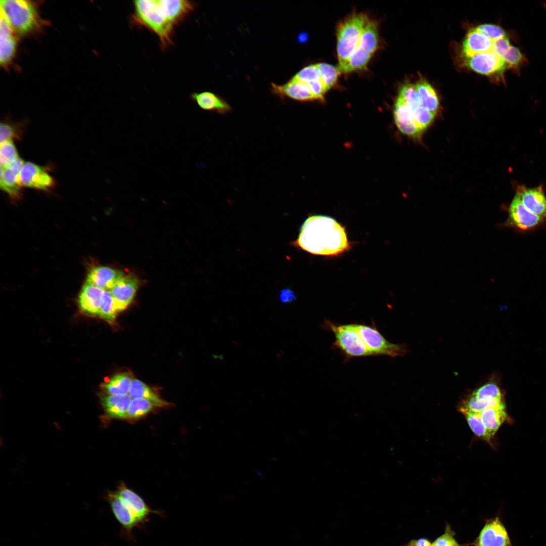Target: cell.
<instances>
[{"label": "cell", "instance_id": "obj_10", "mask_svg": "<svg viewBox=\"0 0 546 546\" xmlns=\"http://www.w3.org/2000/svg\"><path fill=\"white\" fill-rule=\"evenodd\" d=\"M542 218L531 212L523 205L517 192L511 201L508 209V217L506 226H512L519 230L528 231L540 225L544 221Z\"/></svg>", "mask_w": 546, "mask_h": 546}, {"label": "cell", "instance_id": "obj_16", "mask_svg": "<svg viewBox=\"0 0 546 546\" xmlns=\"http://www.w3.org/2000/svg\"><path fill=\"white\" fill-rule=\"evenodd\" d=\"M395 123L401 133L413 138H420L423 130L416 123L412 110L398 97L394 108Z\"/></svg>", "mask_w": 546, "mask_h": 546}, {"label": "cell", "instance_id": "obj_26", "mask_svg": "<svg viewBox=\"0 0 546 546\" xmlns=\"http://www.w3.org/2000/svg\"><path fill=\"white\" fill-rule=\"evenodd\" d=\"M128 394L132 398H142L152 402L156 407H164L169 403L162 399L147 384L140 380L133 379Z\"/></svg>", "mask_w": 546, "mask_h": 546}, {"label": "cell", "instance_id": "obj_34", "mask_svg": "<svg viewBox=\"0 0 546 546\" xmlns=\"http://www.w3.org/2000/svg\"><path fill=\"white\" fill-rule=\"evenodd\" d=\"M316 65L320 73V79L328 90L335 84L340 71L338 68L328 64L318 63Z\"/></svg>", "mask_w": 546, "mask_h": 546}, {"label": "cell", "instance_id": "obj_36", "mask_svg": "<svg viewBox=\"0 0 546 546\" xmlns=\"http://www.w3.org/2000/svg\"><path fill=\"white\" fill-rule=\"evenodd\" d=\"M22 130L20 124L1 122L0 124L1 144L14 139L20 140Z\"/></svg>", "mask_w": 546, "mask_h": 546}, {"label": "cell", "instance_id": "obj_32", "mask_svg": "<svg viewBox=\"0 0 546 546\" xmlns=\"http://www.w3.org/2000/svg\"><path fill=\"white\" fill-rule=\"evenodd\" d=\"M460 412L465 416L470 429L476 436L486 440H489L490 438L486 429L478 413L466 411Z\"/></svg>", "mask_w": 546, "mask_h": 546}, {"label": "cell", "instance_id": "obj_40", "mask_svg": "<svg viewBox=\"0 0 546 546\" xmlns=\"http://www.w3.org/2000/svg\"><path fill=\"white\" fill-rule=\"evenodd\" d=\"M502 59L508 68L517 70L524 61V57L518 48L511 46Z\"/></svg>", "mask_w": 546, "mask_h": 546}, {"label": "cell", "instance_id": "obj_37", "mask_svg": "<svg viewBox=\"0 0 546 546\" xmlns=\"http://www.w3.org/2000/svg\"><path fill=\"white\" fill-rule=\"evenodd\" d=\"M412 113L416 123L423 131L431 124L436 114V112L430 111L421 106Z\"/></svg>", "mask_w": 546, "mask_h": 546}, {"label": "cell", "instance_id": "obj_5", "mask_svg": "<svg viewBox=\"0 0 546 546\" xmlns=\"http://www.w3.org/2000/svg\"><path fill=\"white\" fill-rule=\"evenodd\" d=\"M322 327L334 334L332 347L339 351L348 360L353 357L372 356L353 323L340 324L325 320Z\"/></svg>", "mask_w": 546, "mask_h": 546}, {"label": "cell", "instance_id": "obj_44", "mask_svg": "<svg viewBox=\"0 0 546 546\" xmlns=\"http://www.w3.org/2000/svg\"><path fill=\"white\" fill-rule=\"evenodd\" d=\"M306 84L316 100H323L324 95L327 89L322 82L320 78Z\"/></svg>", "mask_w": 546, "mask_h": 546}, {"label": "cell", "instance_id": "obj_42", "mask_svg": "<svg viewBox=\"0 0 546 546\" xmlns=\"http://www.w3.org/2000/svg\"><path fill=\"white\" fill-rule=\"evenodd\" d=\"M479 397H491L502 398V395L498 387L494 383H489L483 385L473 393Z\"/></svg>", "mask_w": 546, "mask_h": 546}, {"label": "cell", "instance_id": "obj_12", "mask_svg": "<svg viewBox=\"0 0 546 546\" xmlns=\"http://www.w3.org/2000/svg\"><path fill=\"white\" fill-rule=\"evenodd\" d=\"M465 64L475 72L487 76L502 75L508 68L505 62L492 51L466 58Z\"/></svg>", "mask_w": 546, "mask_h": 546}, {"label": "cell", "instance_id": "obj_24", "mask_svg": "<svg viewBox=\"0 0 546 546\" xmlns=\"http://www.w3.org/2000/svg\"><path fill=\"white\" fill-rule=\"evenodd\" d=\"M191 98L204 110L215 111L221 114H227L232 110L231 106L227 102L211 92L194 93L191 94Z\"/></svg>", "mask_w": 546, "mask_h": 546}, {"label": "cell", "instance_id": "obj_2", "mask_svg": "<svg viewBox=\"0 0 546 546\" xmlns=\"http://www.w3.org/2000/svg\"><path fill=\"white\" fill-rule=\"evenodd\" d=\"M291 244L311 254L324 256L339 255L350 247L345 228L334 218L322 215L308 216Z\"/></svg>", "mask_w": 546, "mask_h": 546}, {"label": "cell", "instance_id": "obj_27", "mask_svg": "<svg viewBox=\"0 0 546 546\" xmlns=\"http://www.w3.org/2000/svg\"><path fill=\"white\" fill-rule=\"evenodd\" d=\"M505 406L502 398L479 397L472 394L463 401L459 407L460 411H466L479 413L488 407Z\"/></svg>", "mask_w": 546, "mask_h": 546}, {"label": "cell", "instance_id": "obj_7", "mask_svg": "<svg viewBox=\"0 0 546 546\" xmlns=\"http://www.w3.org/2000/svg\"><path fill=\"white\" fill-rule=\"evenodd\" d=\"M353 325L372 356L395 357L403 355L406 352L404 345L394 344L387 340L377 329L374 322L370 325L357 323Z\"/></svg>", "mask_w": 546, "mask_h": 546}, {"label": "cell", "instance_id": "obj_1", "mask_svg": "<svg viewBox=\"0 0 546 546\" xmlns=\"http://www.w3.org/2000/svg\"><path fill=\"white\" fill-rule=\"evenodd\" d=\"M133 5L131 21L156 34L162 50L172 44L174 28L196 6L186 0H136Z\"/></svg>", "mask_w": 546, "mask_h": 546}, {"label": "cell", "instance_id": "obj_28", "mask_svg": "<svg viewBox=\"0 0 546 546\" xmlns=\"http://www.w3.org/2000/svg\"><path fill=\"white\" fill-rule=\"evenodd\" d=\"M129 373H122L113 377L102 385L104 391L108 394L123 395L128 394L132 381Z\"/></svg>", "mask_w": 546, "mask_h": 546}, {"label": "cell", "instance_id": "obj_45", "mask_svg": "<svg viewBox=\"0 0 546 546\" xmlns=\"http://www.w3.org/2000/svg\"><path fill=\"white\" fill-rule=\"evenodd\" d=\"M280 301L284 304L290 303L294 302L296 299L295 293L290 288H286L283 289L279 294Z\"/></svg>", "mask_w": 546, "mask_h": 546}, {"label": "cell", "instance_id": "obj_38", "mask_svg": "<svg viewBox=\"0 0 546 546\" xmlns=\"http://www.w3.org/2000/svg\"><path fill=\"white\" fill-rule=\"evenodd\" d=\"M320 78V73L316 64L307 66L298 73L291 79L307 83Z\"/></svg>", "mask_w": 546, "mask_h": 546}, {"label": "cell", "instance_id": "obj_14", "mask_svg": "<svg viewBox=\"0 0 546 546\" xmlns=\"http://www.w3.org/2000/svg\"><path fill=\"white\" fill-rule=\"evenodd\" d=\"M133 275L123 276L110 290L117 312L124 310L132 302L139 287Z\"/></svg>", "mask_w": 546, "mask_h": 546}, {"label": "cell", "instance_id": "obj_21", "mask_svg": "<svg viewBox=\"0 0 546 546\" xmlns=\"http://www.w3.org/2000/svg\"><path fill=\"white\" fill-rule=\"evenodd\" d=\"M132 399L129 394L103 395L101 402L106 417L110 419H125Z\"/></svg>", "mask_w": 546, "mask_h": 546}, {"label": "cell", "instance_id": "obj_30", "mask_svg": "<svg viewBox=\"0 0 546 546\" xmlns=\"http://www.w3.org/2000/svg\"><path fill=\"white\" fill-rule=\"evenodd\" d=\"M154 407H156L154 404L147 399L132 398L125 419L136 420L141 418L151 412Z\"/></svg>", "mask_w": 546, "mask_h": 546}, {"label": "cell", "instance_id": "obj_8", "mask_svg": "<svg viewBox=\"0 0 546 546\" xmlns=\"http://www.w3.org/2000/svg\"><path fill=\"white\" fill-rule=\"evenodd\" d=\"M106 497L115 518L121 527V535L128 540L134 541L133 529L142 528L143 526L116 491H109Z\"/></svg>", "mask_w": 546, "mask_h": 546}, {"label": "cell", "instance_id": "obj_6", "mask_svg": "<svg viewBox=\"0 0 546 546\" xmlns=\"http://www.w3.org/2000/svg\"><path fill=\"white\" fill-rule=\"evenodd\" d=\"M379 35L376 22L369 20L358 45L346 65L339 71L348 73L364 69L378 48Z\"/></svg>", "mask_w": 546, "mask_h": 546}, {"label": "cell", "instance_id": "obj_25", "mask_svg": "<svg viewBox=\"0 0 546 546\" xmlns=\"http://www.w3.org/2000/svg\"><path fill=\"white\" fill-rule=\"evenodd\" d=\"M477 413L486 428L490 438L496 432L506 418L505 405L488 407Z\"/></svg>", "mask_w": 546, "mask_h": 546}, {"label": "cell", "instance_id": "obj_19", "mask_svg": "<svg viewBox=\"0 0 546 546\" xmlns=\"http://www.w3.org/2000/svg\"><path fill=\"white\" fill-rule=\"evenodd\" d=\"M16 34L6 21L1 17L0 63L7 67L15 57L17 44Z\"/></svg>", "mask_w": 546, "mask_h": 546}, {"label": "cell", "instance_id": "obj_11", "mask_svg": "<svg viewBox=\"0 0 546 546\" xmlns=\"http://www.w3.org/2000/svg\"><path fill=\"white\" fill-rule=\"evenodd\" d=\"M19 181L22 187L42 191H49L56 185L55 179L43 167L31 162L23 164L19 173Z\"/></svg>", "mask_w": 546, "mask_h": 546}, {"label": "cell", "instance_id": "obj_17", "mask_svg": "<svg viewBox=\"0 0 546 546\" xmlns=\"http://www.w3.org/2000/svg\"><path fill=\"white\" fill-rule=\"evenodd\" d=\"M517 192L527 209L535 214L546 218V196L541 186L533 188L520 186Z\"/></svg>", "mask_w": 546, "mask_h": 546}, {"label": "cell", "instance_id": "obj_29", "mask_svg": "<svg viewBox=\"0 0 546 546\" xmlns=\"http://www.w3.org/2000/svg\"><path fill=\"white\" fill-rule=\"evenodd\" d=\"M415 85L421 106L430 111L436 113L439 104L437 95L433 87L424 79L419 80Z\"/></svg>", "mask_w": 546, "mask_h": 546}, {"label": "cell", "instance_id": "obj_18", "mask_svg": "<svg viewBox=\"0 0 546 546\" xmlns=\"http://www.w3.org/2000/svg\"><path fill=\"white\" fill-rule=\"evenodd\" d=\"M119 270L105 266L92 268L86 282L103 290H110L123 276Z\"/></svg>", "mask_w": 546, "mask_h": 546}, {"label": "cell", "instance_id": "obj_13", "mask_svg": "<svg viewBox=\"0 0 546 546\" xmlns=\"http://www.w3.org/2000/svg\"><path fill=\"white\" fill-rule=\"evenodd\" d=\"M116 492L143 526L149 521L151 514H155L160 516L164 514L161 511L150 508L141 496L128 488L124 483L119 485Z\"/></svg>", "mask_w": 546, "mask_h": 546}, {"label": "cell", "instance_id": "obj_9", "mask_svg": "<svg viewBox=\"0 0 546 546\" xmlns=\"http://www.w3.org/2000/svg\"><path fill=\"white\" fill-rule=\"evenodd\" d=\"M467 545L513 546L508 531L498 516L486 521L476 538Z\"/></svg>", "mask_w": 546, "mask_h": 546}, {"label": "cell", "instance_id": "obj_43", "mask_svg": "<svg viewBox=\"0 0 546 546\" xmlns=\"http://www.w3.org/2000/svg\"><path fill=\"white\" fill-rule=\"evenodd\" d=\"M511 46L509 38L505 36L493 41L491 51L502 59Z\"/></svg>", "mask_w": 546, "mask_h": 546}, {"label": "cell", "instance_id": "obj_22", "mask_svg": "<svg viewBox=\"0 0 546 546\" xmlns=\"http://www.w3.org/2000/svg\"><path fill=\"white\" fill-rule=\"evenodd\" d=\"M493 42L485 34L475 28L471 29L463 41V54L467 58L479 53L491 51Z\"/></svg>", "mask_w": 546, "mask_h": 546}, {"label": "cell", "instance_id": "obj_39", "mask_svg": "<svg viewBox=\"0 0 546 546\" xmlns=\"http://www.w3.org/2000/svg\"><path fill=\"white\" fill-rule=\"evenodd\" d=\"M455 532L449 524H446L444 533L437 537L432 542V546H468L467 544L459 543L454 537Z\"/></svg>", "mask_w": 546, "mask_h": 546}, {"label": "cell", "instance_id": "obj_31", "mask_svg": "<svg viewBox=\"0 0 546 546\" xmlns=\"http://www.w3.org/2000/svg\"><path fill=\"white\" fill-rule=\"evenodd\" d=\"M398 97L412 111L421 106L419 94L415 84L407 82L400 87Z\"/></svg>", "mask_w": 546, "mask_h": 546}, {"label": "cell", "instance_id": "obj_20", "mask_svg": "<svg viewBox=\"0 0 546 546\" xmlns=\"http://www.w3.org/2000/svg\"><path fill=\"white\" fill-rule=\"evenodd\" d=\"M274 93L281 98H288L298 101H309L316 100L306 83L291 79L283 85L272 83Z\"/></svg>", "mask_w": 546, "mask_h": 546}, {"label": "cell", "instance_id": "obj_46", "mask_svg": "<svg viewBox=\"0 0 546 546\" xmlns=\"http://www.w3.org/2000/svg\"><path fill=\"white\" fill-rule=\"evenodd\" d=\"M404 546H432V542L427 538L421 537L412 539Z\"/></svg>", "mask_w": 546, "mask_h": 546}, {"label": "cell", "instance_id": "obj_33", "mask_svg": "<svg viewBox=\"0 0 546 546\" xmlns=\"http://www.w3.org/2000/svg\"><path fill=\"white\" fill-rule=\"evenodd\" d=\"M117 313L115 303L111 293L109 290H104L98 315L109 322H113Z\"/></svg>", "mask_w": 546, "mask_h": 546}, {"label": "cell", "instance_id": "obj_41", "mask_svg": "<svg viewBox=\"0 0 546 546\" xmlns=\"http://www.w3.org/2000/svg\"><path fill=\"white\" fill-rule=\"evenodd\" d=\"M475 29L493 41L506 36L505 30L500 26L494 24H484L477 26Z\"/></svg>", "mask_w": 546, "mask_h": 546}, {"label": "cell", "instance_id": "obj_15", "mask_svg": "<svg viewBox=\"0 0 546 546\" xmlns=\"http://www.w3.org/2000/svg\"><path fill=\"white\" fill-rule=\"evenodd\" d=\"M24 163L23 160L19 157L7 167L1 166V189L16 200L20 199L22 196L19 173Z\"/></svg>", "mask_w": 546, "mask_h": 546}, {"label": "cell", "instance_id": "obj_3", "mask_svg": "<svg viewBox=\"0 0 546 546\" xmlns=\"http://www.w3.org/2000/svg\"><path fill=\"white\" fill-rule=\"evenodd\" d=\"M1 17L16 34L27 35L39 31L43 24L36 4L24 0H1Z\"/></svg>", "mask_w": 546, "mask_h": 546}, {"label": "cell", "instance_id": "obj_23", "mask_svg": "<svg viewBox=\"0 0 546 546\" xmlns=\"http://www.w3.org/2000/svg\"><path fill=\"white\" fill-rule=\"evenodd\" d=\"M104 291L85 282L78 297L80 309L90 314L98 315Z\"/></svg>", "mask_w": 546, "mask_h": 546}, {"label": "cell", "instance_id": "obj_35", "mask_svg": "<svg viewBox=\"0 0 546 546\" xmlns=\"http://www.w3.org/2000/svg\"><path fill=\"white\" fill-rule=\"evenodd\" d=\"M19 157H20L13 141H8L1 144V166L7 167Z\"/></svg>", "mask_w": 546, "mask_h": 546}, {"label": "cell", "instance_id": "obj_4", "mask_svg": "<svg viewBox=\"0 0 546 546\" xmlns=\"http://www.w3.org/2000/svg\"><path fill=\"white\" fill-rule=\"evenodd\" d=\"M368 20L365 14L354 13L338 24L337 28L338 70L346 65L355 52Z\"/></svg>", "mask_w": 546, "mask_h": 546}]
</instances>
